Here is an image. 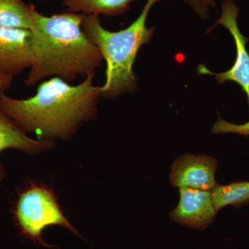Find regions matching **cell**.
I'll use <instances>...</instances> for the list:
<instances>
[{"label":"cell","mask_w":249,"mask_h":249,"mask_svg":"<svg viewBox=\"0 0 249 249\" xmlns=\"http://www.w3.org/2000/svg\"><path fill=\"white\" fill-rule=\"evenodd\" d=\"M180 200L170 213L173 222L181 225L204 230L213 222L217 211L211 201L210 191L196 188H180Z\"/></svg>","instance_id":"cell-8"},{"label":"cell","mask_w":249,"mask_h":249,"mask_svg":"<svg viewBox=\"0 0 249 249\" xmlns=\"http://www.w3.org/2000/svg\"><path fill=\"white\" fill-rule=\"evenodd\" d=\"M217 160L211 156L186 154L171 165L170 181L175 188H191L210 191L216 184Z\"/></svg>","instance_id":"cell-6"},{"label":"cell","mask_w":249,"mask_h":249,"mask_svg":"<svg viewBox=\"0 0 249 249\" xmlns=\"http://www.w3.org/2000/svg\"><path fill=\"white\" fill-rule=\"evenodd\" d=\"M35 1H43V0H35Z\"/></svg>","instance_id":"cell-15"},{"label":"cell","mask_w":249,"mask_h":249,"mask_svg":"<svg viewBox=\"0 0 249 249\" xmlns=\"http://www.w3.org/2000/svg\"><path fill=\"white\" fill-rule=\"evenodd\" d=\"M32 7L23 0H0V27L30 30Z\"/></svg>","instance_id":"cell-12"},{"label":"cell","mask_w":249,"mask_h":249,"mask_svg":"<svg viewBox=\"0 0 249 249\" xmlns=\"http://www.w3.org/2000/svg\"><path fill=\"white\" fill-rule=\"evenodd\" d=\"M14 214L22 234L43 247H50L42 237L49 225L62 226L79 235L62 214L53 193L44 187L32 186L21 193Z\"/></svg>","instance_id":"cell-4"},{"label":"cell","mask_w":249,"mask_h":249,"mask_svg":"<svg viewBox=\"0 0 249 249\" xmlns=\"http://www.w3.org/2000/svg\"><path fill=\"white\" fill-rule=\"evenodd\" d=\"M210 194L217 212L230 205L239 207L249 203V181H237L228 185L217 183L210 191Z\"/></svg>","instance_id":"cell-11"},{"label":"cell","mask_w":249,"mask_h":249,"mask_svg":"<svg viewBox=\"0 0 249 249\" xmlns=\"http://www.w3.org/2000/svg\"><path fill=\"white\" fill-rule=\"evenodd\" d=\"M160 1L147 0L137 19L128 27L116 32L105 29L98 16L84 14L82 29L99 49L107 65L101 97L115 98L137 89L134 63L139 49L151 39L155 28H147V16L153 5Z\"/></svg>","instance_id":"cell-3"},{"label":"cell","mask_w":249,"mask_h":249,"mask_svg":"<svg viewBox=\"0 0 249 249\" xmlns=\"http://www.w3.org/2000/svg\"><path fill=\"white\" fill-rule=\"evenodd\" d=\"M184 1L201 18H207L210 9L215 6L213 0H184Z\"/></svg>","instance_id":"cell-13"},{"label":"cell","mask_w":249,"mask_h":249,"mask_svg":"<svg viewBox=\"0 0 249 249\" xmlns=\"http://www.w3.org/2000/svg\"><path fill=\"white\" fill-rule=\"evenodd\" d=\"M34 60L31 30L0 27V71L12 76L30 69Z\"/></svg>","instance_id":"cell-7"},{"label":"cell","mask_w":249,"mask_h":249,"mask_svg":"<svg viewBox=\"0 0 249 249\" xmlns=\"http://www.w3.org/2000/svg\"><path fill=\"white\" fill-rule=\"evenodd\" d=\"M238 6L233 0H226L222 3V15L219 19L216 21L213 28L216 26H224L227 28L233 37L236 47V59L235 63L230 70L222 73H216L211 71L204 65H200L198 67L199 74H209L215 76L219 83H224L226 81H233L242 88L248 96L249 103V54L246 48L248 37L242 35L237 24L238 17ZM209 29L211 31V29ZM229 127H222L221 132H235L243 134H249V122L245 125L236 126L226 124Z\"/></svg>","instance_id":"cell-5"},{"label":"cell","mask_w":249,"mask_h":249,"mask_svg":"<svg viewBox=\"0 0 249 249\" xmlns=\"http://www.w3.org/2000/svg\"><path fill=\"white\" fill-rule=\"evenodd\" d=\"M134 0H62L67 11L99 16H119L129 9Z\"/></svg>","instance_id":"cell-10"},{"label":"cell","mask_w":249,"mask_h":249,"mask_svg":"<svg viewBox=\"0 0 249 249\" xmlns=\"http://www.w3.org/2000/svg\"><path fill=\"white\" fill-rule=\"evenodd\" d=\"M95 75L77 85L57 77L41 83L36 94L16 99L0 93V108L25 134L34 132L41 139H71L84 123L97 116L101 87Z\"/></svg>","instance_id":"cell-1"},{"label":"cell","mask_w":249,"mask_h":249,"mask_svg":"<svg viewBox=\"0 0 249 249\" xmlns=\"http://www.w3.org/2000/svg\"><path fill=\"white\" fill-rule=\"evenodd\" d=\"M84 14L67 12L46 16L31 10L34 60L24 83L27 87L47 78L73 81L95 75L102 65L99 49L82 29Z\"/></svg>","instance_id":"cell-2"},{"label":"cell","mask_w":249,"mask_h":249,"mask_svg":"<svg viewBox=\"0 0 249 249\" xmlns=\"http://www.w3.org/2000/svg\"><path fill=\"white\" fill-rule=\"evenodd\" d=\"M14 77L0 71V93H4L11 88Z\"/></svg>","instance_id":"cell-14"},{"label":"cell","mask_w":249,"mask_h":249,"mask_svg":"<svg viewBox=\"0 0 249 249\" xmlns=\"http://www.w3.org/2000/svg\"><path fill=\"white\" fill-rule=\"evenodd\" d=\"M53 143L52 141L28 137L0 108V153L12 148L35 155L49 150L53 146ZM5 176L4 166L0 161V180Z\"/></svg>","instance_id":"cell-9"}]
</instances>
